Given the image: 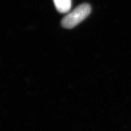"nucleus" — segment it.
I'll list each match as a JSON object with an SVG mask.
<instances>
[{
    "instance_id": "nucleus-1",
    "label": "nucleus",
    "mask_w": 131,
    "mask_h": 131,
    "mask_svg": "<svg viewBox=\"0 0 131 131\" xmlns=\"http://www.w3.org/2000/svg\"><path fill=\"white\" fill-rule=\"evenodd\" d=\"M91 12L89 4L84 3L80 5L62 19L61 25L66 29L73 28L86 18Z\"/></svg>"
},
{
    "instance_id": "nucleus-2",
    "label": "nucleus",
    "mask_w": 131,
    "mask_h": 131,
    "mask_svg": "<svg viewBox=\"0 0 131 131\" xmlns=\"http://www.w3.org/2000/svg\"><path fill=\"white\" fill-rule=\"evenodd\" d=\"M57 11L61 14H66L71 8L72 0H53Z\"/></svg>"
}]
</instances>
